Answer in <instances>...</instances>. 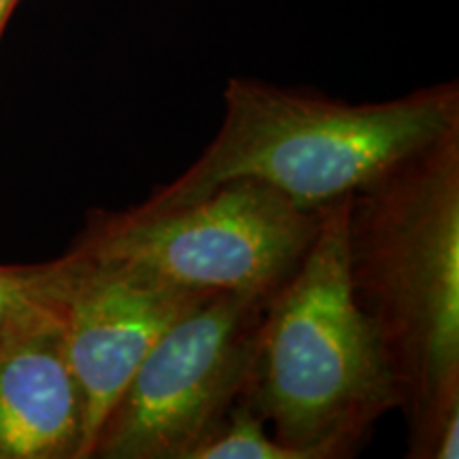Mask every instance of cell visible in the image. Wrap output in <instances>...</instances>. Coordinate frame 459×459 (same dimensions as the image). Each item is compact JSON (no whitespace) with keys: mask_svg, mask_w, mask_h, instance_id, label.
Listing matches in <instances>:
<instances>
[{"mask_svg":"<svg viewBox=\"0 0 459 459\" xmlns=\"http://www.w3.org/2000/svg\"><path fill=\"white\" fill-rule=\"evenodd\" d=\"M344 251L409 426L459 400V130L351 194Z\"/></svg>","mask_w":459,"mask_h":459,"instance_id":"6da1fadb","label":"cell"},{"mask_svg":"<svg viewBox=\"0 0 459 459\" xmlns=\"http://www.w3.org/2000/svg\"><path fill=\"white\" fill-rule=\"evenodd\" d=\"M65 285L0 338V459H82L83 398L65 349Z\"/></svg>","mask_w":459,"mask_h":459,"instance_id":"52a82bcc","label":"cell"},{"mask_svg":"<svg viewBox=\"0 0 459 459\" xmlns=\"http://www.w3.org/2000/svg\"><path fill=\"white\" fill-rule=\"evenodd\" d=\"M62 328L68 364L83 398V453L158 338L211 294L175 290L66 254Z\"/></svg>","mask_w":459,"mask_h":459,"instance_id":"8992f818","label":"cell"},{"mask_svg":"<svg viewBox=\"0 0 459 459\" xmlns=\"http://www.w3.org/2000/svg\"><path fill=\"white\" fill-rule=\"evenodd\" d=\"M349 198L321 211L313 243L268 296L238 402L304 459L353 455L400 389L347 273Z\"/></svg>","mask_w":459,"mask_h":459,"instance_id":"7a4b0ae2","label":"cell"},{"mask_svg":"<svg viewBox=\"0 0 459 459\" xmlns=\"http://www.w3.org/2000/svg\"><path fill=\"white\" fill-rule=\"evenodd\" d=\"M192 459H304L279 443L266 423L243 402H237L217 432L194 451Z\"/></svg>","mask_w":459,"mask_h":459,"instance_id":"ba28073f","label":"cell"},{"mask_svg":"<svg viewBox=\"0 0 459 459\" xmlns=\"http://www.w3.org/2000/svg\"><path fill=\"white\" fill-rule=\"evenodd\" d=\"M17 0H0V37H3L4 26H7L11 13H13Z\"/></svg>","mask_w":459,"mask_h":459,"instance_id":"30bf717a","label":"cell"},{"mask_svg":"<svg viewBox=\"0 0 459 459\" xmlns=\"http://www.w3.org/2000/svg\"><path fill=\"white\" fill-rule=\"evenodd\" d=\"M321 211L228 181L186 203L94 211L68 254L175 290L268 298L307 254Z\"/></svg>","mask_w":459,"mask_h":459,"instance_id":"277c9868","label":"cell"},{"mask_svg":"<svg viewBox=\"0 0 459 459\" xmlns=\"http://www.w3.org/2000/svg\"><path fill=\"white\" fill-rule=\"evenodd\" d=\"M66 257L39 266H0V338L11 325L60 294Z\"/></svg>","mask_w":459,"mask_h":459,"instance_id":"9c48e42d","label":"cell"},{"mask_svg":"<svg viewBox=\"0 0 459 459\" xmlns=\"http://www.w3.org/2000/svg\"><path fill=\"white\" fill-rule=\"evenodd\" d=\"M459 130V85L445 82L383 102L232 77L213 141L143 204L198 198L228 181H257L319 211L368 186L411 153Z\"/></svg>","mask_w":459,"mask_h":459,"instance_id":"3957f363","label":"cell"},{"mask_svg":"<svg viewBox=\"0 0 459 459\" xmlns=\"http://www.w3.org/2000/svg\"><path fill=\"white\" fill-rule=\"evenodd\" d=\"M266 300L211 294L189 307L141 361L90 457L192 459L238 402Z\"/></svg>","mask_w":459,"mask_h":459,"instance_id":"5b68a950","label":"cell"}]
</instances>
